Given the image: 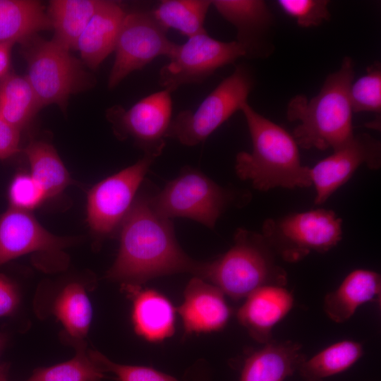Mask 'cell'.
I'll return each mask as SVG.
<instances>
[{
    "label": "cell",
    "instance_id": "obj_25",
    "mask_svg": "<svg viewBox=\"0 0 381 381\" xmlns=\"http://www.w3.org/2000/svg\"><path fill=\"white\" fill-rule=\"evenodd\" d=\"M40 109L25 76L10 71L0 79V118L21 131Z\"/></svg>",
    "mask_w": 381,
    "mask_h": 381
},
{
    "label": "cell",
    "instance_id": "obj_32",
    "mask_svg": "<svg viewBox=\"0 0 381 381\" xmlns=\"http://www.w3.org/2000/svg\"><path fill=\"white\" fill-rule=\"evenodd\" d=\"M277 3L300 27H316L330 18L327 0H279Z\"/></svg>",
    "mask_w": 381,
    "mask_h": 381
},
{
    "label": "cell",
    "instance_id": "obj_9",
    "mask_svg": "<svg viewBox=\"0 0 381 381\" xmlns=\"http://www.w3.org/2000/svg\"><path fill=\"white\" fill-rule=\"evenodd\" d=\"M244 56L245 49L236 40L222 42L207 32L200 33L184 44H176L169 63L160 69L159 83L172 92L183 85L203 82L218 68Z\"/></svg>",
    "mask_w": 381,
    "mask_h": 381
},
{
    "label": "cell",
    "instance_id": "obj_6",
    "mask_svg": "<svg viewBox=\"0 0 381 381\" xmlns=\"http://www.w3.org/2000/svg\"><path fill=\"white\" fill-rule=\"evenodd\" d=\"M263 236L277 256L297 262L311 253H324L342 238V220L330 210L317 209L267 219Z\"/></svg>",
    "mask_w": 381,
    "mask_h": 381
},
{
    "label": "cell",
    "instance_id": "obj_17",
    "mask_svg": "<svg viewBox=\"0 0 381 381\" xmlns=\"http://www.w3.org/2000/svg\"><path fill=\"white\" fill-rule=\"evenodd\" d=\"M294 303V296L286 286H265L246 298L236 317L254 340L265 344L272 339L273 328L291 311Z\"/></svg>",
    "mask_w": 381,
    "mask_h": 381
},
{
    "label": "cell",
    "instance_id": "obj_12",
    "mask_svg": "<svg viewBox=\"0 0 381 381\" xmlns=\"http://www.w3.org/2000/svg\"><path fill=\"white\" fill-rule=\"evenodd\" d=\"M171 92L163 89L143 97L128 109L114 106L107 111L121 138L132 137L145 154L158 157L165 146V135L171 120Z\"/></svg>",
    "mask_w": 381,
    "mask_h": 381
},
{
    "label": "cell",
    "instance_id": "obj_7",
    "mask_svg": "<svg viewBox=\"0 0 381 381\" xmlns=\"http://www.w3.org/2000/svg\"><path fill=\"white\" fill-rule=\"evenodd\" d=\"M254 86L250 70L236 66L200 103L195 111H181L170 124L165 138L177 140L186 146H194L207 137L247 102Z\"/></svg>",
    "mask_w": 381,
    "mask_h": 381
},
{
    "label": "cell",
    "instance_id": "obj_14",
    "mask_svg": "<svg viewBox=\"0 0 381 381\" xmlns=\"http://www.w3.org/2000/svg\"><path fill=\"white\" fill-rule=\"evenodd\" d=\"M70 244L43 228L28 212L10 207L0 217V265L32 252L57 253Z\"/></svg>",
    "mask_w": 381,
    "mask_h": 381
},
{
    "label": "cell",
    "instance_id": "obj_1",
    "mask_svg": "<svg viewBox=\"0 0 381 381\" xmlns=\"http://www.w3.org/2000/svg\"><path fill=\"white\" fill-rule=\"evenodd\" d=\"M152 194L138 195L121 224L120 247L106 278L123 290L140 287L160 276L188 272L200 277L204 262L181 248L170 219L153 208Z\"/></svg>",
    "mask_w": 381,
    "mask_h": 381
},
{
    "label": "cell",
    "instance_id": "obj_5",
    "mask_svg": "<svg viewBox=\"0 0 381 381\" xmlns=\"http://www.w3.org/2000/svg\"><path fill=\"white\" fill-rule=\"evenodd\" d=\"M20 44L28 65L25 77L42 108L56 104L65 111L71 95L94 86L95 80L86 71L83 62L52 40L35 34Z\"/></svg>",
    "mask_w": 381,
    "mask_h": 381
},
{
    "label": "cell",
    "instance_id": "obj_36",
    "mask_svg": "<svg viewBox=\"0 0 381 381\" xmlns=\"http://www.w3.org/2000/svg\"><path fill=\"white\" fill-rule=\"evenodd\" d=\"M15 42L0 44V79L10 72L11 53Z\"/></svg>",
    "mask_w": 381,
    "mask_h": 381
},
{
    "label": "cell",
    "instance_id": "obj_10",
    "mask_svg": "<svg viewBox=\"0 0 381 381\" xmlns=\"http://www.w3.org/2000/svg\"><path fill=\"white\" fill-rule=\"evenodd\" d=\"M167 32L151 11L126 13L114 49L109 89L116 87L131 73L142 69L156 57H168L176 43L169 40Z\"/></svg>",
    "mask_w": 381,
    "mask_h": 381
},
{
    "label": "cell",
    "instance_id": "obj_15",
    "mask_svg": "<svg viewBox=\"0 0 381 381\" xmlns=\"http://www.w3.org/2000/svg\"><path fill=\"white\" fill-rule=\"evenodd\" d=\"M183 296L178 312L186 334L216 332L226 325L231 310L224 293L217 286L194 277Z\"/></svg>",
    "mask_w": 381,
    "mask_h": 381
},
{
    "label": "cell",
    "instance_id": "obj_19",
    "mask_svg": "<svg viewBox=\"0 0 381 381\" xmlns=\"http://www.w3.org/2000/svg\"><path fill=\"white\" fill-rule=\"evenodd\" d=\"M126 14L121 4L105 1L80 36L76 49L83 64L91 70H96L114 51Z\"/></svg>",
    "mask_w": 381,
    "mask_h": 381
},
{
    "label": "cell",
    "instance_id": "obj_27",
    "mask_svg": "<svg viewBox=\"0 0 381 381\" xmlns=\"http://www.w3.org/2000/svg\"><path fill=\"white\" fill-rule=\"evenodd\" d=\"M24 151L30 165V175L42 188L47 198L58 195L68 185V173L52 145L34 140Z\"/></svg>",
    "mask_w": 381,
    "mask_h": 381
},
{
    "label": "cell",
    "instance_id": "obj_11",
    "mask_svg": "<svg viewBox=\"0 0 381 381\" xmlns=\"http://www.w3.org/2000/svg\"><path fill=\"white\" fill-rule=\"evenodd\" d=\"M157 157L145 154L136 163L102 180L87 195V222L101 238L121 226L137 190Z\"/></svg>",
    "mask_w": 381,
    "mask_h": 381
},
{
    "label": "cell",
    "instance_id": "obj_16",
    "mask_svg": "<svg viewBox=\"0 0 381 381\" xmlns=\"http://www.w3.org/2000/svg\"><path fill=\"white\" fill-rule=\"evenodd\" d=\"M219 14L237 30V40L246 56H266L271 51L266 42L272 25V15L261 0L211 1Z\"/></svg>",
    "mask_w": 381,
    "mask_h": 381
},
{
    "label": "cell",
    "instance_id": "obj_23",
    "mask_svg": "<svg viewBox=\"0 0 381 381\" xmlns=\"http://www.w3.org/2000/svg\"><path fill=\"white\" fill-rule=\"evenodd\" d=\"M51 29V20L42 2L0 0V44H20L38 32Z\"/></svg>",
    "mask_w": 381,
    "mask_h": 381
},
{
    "label": "cell",
    "instance_id": "obj_21",
    "mask_svg": "<svg viewBox=\"0 0 381 381\" xmlns=\"http://www.w3.org/2000/svg\"><path fill=\"white\" fill-rule=\"evenodd\" d=\"M126 293L133 298L131 317L137 334L152 342L173 335L175 309L166 296L154 289L141 290L140 287Z\"/></svg>",
    "mask_w": 381,
    "mask_h": 381
},
{
    "label": "cell",
    "instance_id": "obj_37",
    "mask_svg": "<svg viewBox=\"0 0 381 381\" xmlns=\"http://www.w3.org/2000/svg\"><path fill=\"white\" fill-rule=\"evenodd\" d=\"M8 365L0 363V381H8Z\"/></svg>",
    "mask_w": 381,
    "mask_h": 381
},
{
    "label": "cell",
    "instance_id": "obj_24",
    "mask_svg": "<svg viewBox=\"0 0 381 381\" xmlns=\"http://www.w3.org/2000/svg\"><path fill=\"white\" fill-rule=\"evenodd\" d=\"M52 311L63 325L68 342L83 341L92 319V307L85 287L71 282L55 297Z\"/></svg>",
    "mask_w": 381,
    "mask_h": 381
},
{
    "label": "cell",
    "instance_id": "obj_22",
    "mask_svg": "<svg viewBox=\"0 0 381 381\" xmlns=\"http://www.w3.org/2000/svg\"><path fill=\"white\" fill-rule=\"evenodd\" d=\"M104 0H52L47 15L51 20L53 42L68 51L77 48L78 39Z\"/></svg>",
    "mask_w": 381,
    "mask_h": 381
},
{
    "label": "cell",
    "instance_id": "obj_2",
    "mask_svg": "<svg viewBox=\"0 0 381 381\" xmlns=\"http://www.w3.org/2000/svg\"><path fill=\"white\" fill-rule=\"evenodd\" d=\"M241 111L246 120L253 149L251 152L237 154V176L262 191L310 186V168L301 164L298 145L292 135L255 111L248 102Z\"/></svg>",
    "mask_w": 381,
    "mask_h": 381
},
{
    "label": "cell",
    "instance_id": "obj_8",
    "mask_svg": "<svg viewBox=\"0 0 381 381\" xmlns=\"http://www.w3.org/2000/svg\"><path fill=\"white\" fill-rule=\"evenodd\" d=\"M234 194L193 168H183L162 190L151 196L153 208L170 219L185 217L213 229Z\"/></svg>",
    "mask_w": 381,
    "mask_h": 381
},
{
    "label": "cell",
    "instance_id": "obj_13",
    "mask_svg": "<svg viewBox=\"0 0 381 381\" xmlns=\"http://www.w3.org/2000/svg\"><path fill=\"white\" fill-rule=\"evenodd\" d=\"M363 164L373 170L380 168L381 144L368 133L353 134L334 149L332 155L310 168L315 203L323 204Z\"/></svg>",
    "mask_w": 381,
    "mask_h": 381
},
{
    "label": "cell",
    "instance_id": "obj_28",
    "mask_svg": "<svg viewBox=\"0 0 381 381\" xmlns=\"http://www.w3.org/2000/svg\"><path fill=\"white\" fill-rule=\"evenodd\" d=\"M211 5L209 0H163L151 11L165 30L176 29L190 38L206 32L204 21Z\"/></svg>",
    "mask_w": 381,
    "mask_h": 381
},
{
    "label": "cell",
    "instance_id": "obj_18",
    "mask_svg": "<svg viewBox=\"0 0 381 381\" xmlns=\"http://www.w3.org/2000/svg\"><path fill=\"white\" fill-rule=\"evenodd\" d=\"M300 343L272 339L245 359L240 381H284L306 359Z\"/></svg>",
    "mask_w": 381,
    "mask_h": 381
},
{
    "label": "cell",
    "instance_id": "obj_26",
    "mask_svg": "<svg viewBox=\"0 0 381 381\" xmlns=\"http://www.w3.org/2000/svg\"><path fill=\"white\" fill-rule=\"evenodd\" d=\"M363 345L352 340L336 342L303 361L298 371L304 381H324L341 373L356 363L363 356Z\"/></svg>",
    "mask_w": 381,
    "mask_h": 381
},
{
    "label": "cell",
    "instance_id": "obj_29",
    "mask_svg": "<svg viewBox=\"0 0 381 381\" xmlns=\"http://www.w3.org/2000/svg\"><path fill=\"white\" fill-rule=\"evenodd\" d=\"M75 349V356L63 363L36 368L25 381H102L105 375L86 349L83 341L71 342Z\"/></svg>",
    "mask_w": 381,
    "mask_h": 381
},
{
    "label": "cell",
    "instance_id": "obj_4",
    "mask_svg": "<svg viewBox=\"0 0 381 381\" xmlns=\"http://www.w3.org/2000/svg\"><path fill=\"white\" fill-rule=\"evenodd\" d=\"M276 258L262 234L238 229L232 247L215 260L204 262L200 278L238 301L265 286H286L287 273Z\"/></svg>",
    "mask_w": 381,
    "mask_h": 381
},
{
    "label": "cell",
    "instance_id": "obj_20",
    "mask_svg": "<svg viewBox=\"0 0 381 381\" xmlns=\"http://www.w3.org/2000/svg\"><path fill=\"white\" fill-rule=\"evenodd\" d=\"M380 275L372 270L358 269L348 274L337 289L326 294L322 308L332 322L342 323L363 304H380Z\"/></svg>",
    "mask_w": 381,
    "mask_h": 381
},
{
    "label": "cell",
    "instance_id": "obj_31",
    "mask_svg": "<svg viewBox=\"0 0 381 381\" xmlns=\"http://www.w3.org/2000/svg\"><path fill=\"white\" fill-rule=\"evenodd\" d=\"M88 352L90 358L103 372L114 373L119 381H179L152 368L119 364L96 350H88Z\"/></svg>",
    "mask_w": 381,
    "mask_h": 381
},
{
    "label": "cell",
    "instance_id": "obj_30",
    "mask_svg": "<svg viewBox=\"0 0 381 381\" xmlns=\"http://www.w3.org/2000/svg\"><path fill=\"white\" fill-rule=\"evenodd\" d=\"M353 112H381V66L375 62L367 73L353 82L349 90Z\"/></svg>",
    "mask_w": 381,
    "mask_h": 381
},
{
    "label": "cell",
    "instance_id": "obj_38",
    "mask_svg": "<svg viewBox=\"0 0 381 381\" xmlns=\"http://www.w3.org/2000/svg\"><path fill=\"white\" fill-rule=\"evenodd\" d=\"M6 339L4 334L0 333V353L6 344Z\"/></svg>",
    "mask_w": 381,
    "mask_h": 381
},
{
    "label": "cell",
    "instance_id": "obj_3",
    "mask_svg": "<svg viewBox=\"0 0 381 381\" xmlns=\"http://www.w3.org/2000/svg\"><path fill=\"white\" fill-rule=\"evenodd\" d=\"M354 79L352 59L346 56L340 68L325 79L317 95L294 97L287 105L290 121H299L293 132L297 145L304 149H335L354 133L349 90Z\"/></svg>",
    "mask_w": 381,
    "mask_h": 381
},
{
    "label": "cell",
    "instance_id": "obj_34",
    "mask_svg": "<svg viewBox=\"0 0 381 381\" xmlns=\"http://www.w3.org/2000/svg\"><path fill=\"white\" fill-rule=\"evenodd\" d=\"M20 302L19 292L6 276L0 274V318L12 315Z\"/></svg>",
    "mask_w": 381,
    "mask_h": 381
},
{
    "label": "cell",
    "instance_id": "obj_33",
    "mask_svg": "<svg viewBox=\"0 0 381 381\" xmlns=\"http://www.w3.org/2000/svg\"><path fill=\"white\" fill-rule=\"evenodd\" d=\"M8 195L11 207L28 212L47 198L40 186L31 175L25 174H18L14 177Z\"/></svg>",
    "mask_w": 381,
    "mask_h": 381
},
{
    "label": "cell",
    "instance_id": "obj_35",
    "mask_svg": "<svg viewBox=\"0 0 381 381\" xmlns=\"http://www.w3.org/2000/svg\"><path fill=\"white\" fill-rule=\"evenodd\" d=\"M20 131L0 118V159H7L20 151Z\"/></svg>",
    "mask_w": 381,
    "mask_h": 381
}]
</instances>
